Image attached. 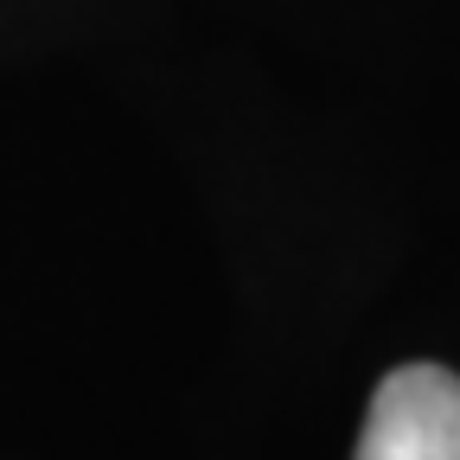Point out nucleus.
Instances as JSON below:
<instances>
[{
    "instance_id": "f257e3e1",
    "label": "nucleus",
    "mask_w": 460,
    "mask_h": 460,
    "mask_svg": "<svg viewBox=\"0 0 460 460\" xmlns=\"http://www.w3.org/2000/svg\"><path fill=\"white\" fill-rule=\"evenodd\" d=\"M352 460H460V377L447 365H396L365 410Z\"/></svg>"
}]
</instances>
